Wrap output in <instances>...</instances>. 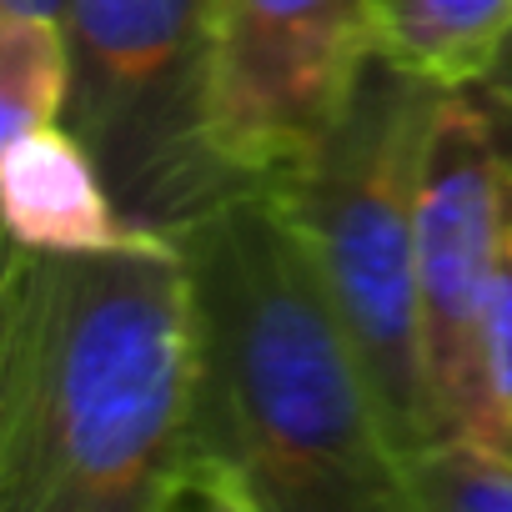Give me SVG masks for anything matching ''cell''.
<instances>
[{
    "label": "cell",
    "instance_id": "6da1fadb",
    "mask_svg": "<svg viewBox=\"0 0 512 512\" xmlns=\"http://www.w3.org/2000/svg\"><path fill=\"white\" fill-rule=\"evenodd\" d=\"M196 312L176 241L0 272V512H166L191 467Z\"/></svg>",
    "mask_w": 512,
    "mask_h": 512
},
{
    "label": "cell",
    "instance_id": "7a4b0ae2",
    "mask_svg": "<svg viewBox=\"0 0 512 512\" xmlns=\"http://www.w3.org/2000/svg\"><path fill=\"white\" fill-rule=\"evenodd\" d=\"M196 312L191 457L256 512H402V452L377 387L272 186L181 241Z\"/></svg>",
    "mask_w": 512,
    "mask_h": 512
},
{
    "label": "cell",
    "instance_id": "3957f363",
    "mask_svg": "<svg viewBox=\"0 0 512 512\" xmlns=\"http://www.w3.org/2000/svg\"><path fill=\"white\" fill-rule=\"evenodd\" d=\"M437 101L442 86L372 56L322 146L292 176L272 181L377 387L402 457L442 442L417 307V186Z\"/></svg>",
    "mask_w": 512,
    "mask_h": 512
},
{
    "label": "cell",
    "instance_id": "277c9868",
    "mask_svg": "<svg viewBox=\"0 0 512 512\" xmlns=\"http://www.w3.org/2000/svg\"><path fill=\"white\" fill-rule=\"evenodd\" d=\"M61 21L66 126L136 231L181 241L246 191L211 136V0H66Z\"/></svg>",
    "mask_w": 512,
    "mask_h": 512
},
{
    "label": "cell",
    "instance_id": "5b68a950",
    "mask_svg": "<svg viewBox=\"0 0 512 512\" xmlns=\"http://www.w3.org/2000/svg\"><path fill=\"white\" fill-rule=\"evenodd\" d=\"M502 181L507 146L482 86L442 91L417 186V307L442 442L492 447L482 317L502 246Z\"/></svg>",
    "mask_w": 512,
    "mask_h": 512
},
{
    "label": "cell",
    "instance_id": "8992f818",
    "mask_svg": "<svg viewBox=\"0 0 512 512\" xmlns=\"http://www.w3.org/2000/svg\"><path fill=\"white\" fill-rule=\"evenodd\" d=\"M372 61L367 0H211V136L246 186L292 176Z\"/></svg>",
    "mask_w": 512,
    "mask_h": 512
},
{
    "label": "cell",
    "instance_id": "52a82bcc",
    "mask_svg": "<svg viewBox=\"0 0 512 512\" xmlns=\"http://www.w3.org/2000/svg\"><path fill=\"white\" fill-rule=\"evenodd\" d=\"M0 216L6 241L31 251H111L146 236L121 216L96 156L66 121L0 141Z\"/></svg>",
    "mask_w": 512,
    "mask_h": 512
},
{
    "label": "cell",
    "instance_id": "ba28073f",
    "mask_svg": "<svg viewBox=\"0 0 512 512\" xmlns=\"http://www.w3.org/2000/svg\"><path fill=\"white\" fill-rule=\"evenodd\" d=\"M372 56L442 91L482 86L512 51V0H367Z\"/></svg>",
    "mask_w": 512,
    "mask_h": 512
},
{
    "label": "cell",
    "instance_id": "9c48e42d",
    "mask_svg": "<svg viewBox=\"0 0 512 512\" xmlns=\"http://www.w3.org/2000/svg\"><path fill=\"white\" fill-rule=\"evenodd\" d=\"M71 41L61 16L0 11V141L66 121Z\"/></svg>",
    "mask_w": 512,
    "mask_h": 512
},
{
    "label": "cell",
    "instance_id": "30bf717a",
    "mask_svg": "<svg viewBox=\"0 0 512 512\" xmlns=\"http://www.w3.org/2000/svg\"><path fill=\"white\" fill-rule=\"evenodd\" d=\"M402 512H512V457L487 442H432L402 462Z\"/></svg>",
    "mask_w": 512,
    "mask_h": 512
},
{
    "label": "cell",
    "instance_id": "8fae6325",
    "mask_svg": "<svg viewBox=\"0 0 512 512\" xmlns=\"http://www.w3.org/2000/svg\"><path fill=\"white\" fill-rule=\"evenodd\" d=\"M482 367H487V402H492V447L512 457V151H507V181H502L497 277H492V297L482 317Z\"/></svg>",
    "mask_w": 512,
    "mask_h": 512
},
{
    "label": "cell",
    "instance_id": "7c38bea8",
    "mask_svg": "<svg viewBox=\"0 0 512 512\" xmlns=\"http://www.w3.org/2000/svg\"><path fill=\"white\" fill-rule=\"evenodd\" d=\"M166 512H256V502L226 472L191 457V467L181 472V482L166 497Z\"/></svg>",
    "mask_w": 512,
    "mask_h": 512
},
{
    "label": "cell",
    "instance_id": "4fadbf2b",
    "mask_svg": "<svg viewBox=\"0 0 512 512\" xmlns=\"http://www.w3.org/2000/svg\"><path fill=\"white\" fill-rule=\"evenodd\" d=\"M482 96H487V106H492V116H497V131H502V141H507V151H512V51H507L502 66L482 81Z\"/></svg>",
    "mask_w": 512,
    "mask_h": 512
},
{
    "label": "cell",
    "instance_id": "5bb4252c",
    "mask_svg": "<svg viewBox=\"0 0 512 512\" xmlns=\"http://www.w3.org/2000/svg\"><path fill=\"white\" fill-rule=\"evenodd\" d=\"M0 11H16V16H66V0H0Z\"/></svg>",
    "mask_w": 512,
    "mask_h": 512
}]
</instances>
